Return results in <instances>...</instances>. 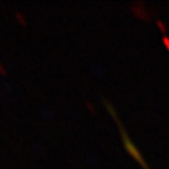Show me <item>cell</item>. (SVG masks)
I'll return each instance as SVG.
<instances>
[{
    "instance_id": "obj_1",
    "label": "cell",
    "mask_w": 169,
    "mask_h": 169,
    "mask_svg": "<svg viewBox=\"0 0 169 169\" xmlns=\"http://www.w3.org/2000/svg\"><path fill=\"white\" fill-rule=\"evenodd\" d=\"M0 71H2V73L4 71V70H3V66H2V65H0Z\"/></svg>"
}]
</instances>
